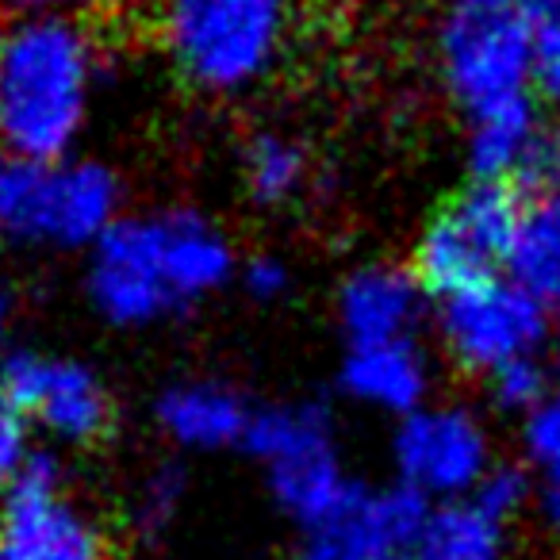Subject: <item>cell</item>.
<instances>
[{
	"label": "cell",
	"mask_w": 560,
	"mask_h": 560,
	"mask_svg": "<svg viewBox=\"0 0 560 560\" xmlns=\"http://www.w3.org/2000/svg\"><path fill=\"white\" fill-rule=\"evenodd\" d=\"M234 242L188 208L124 215L89 249L85 292L119 330H142L192 312L238 277Z\"/></svg>",
	"instance_id": "cell-1"
},
{
	"label": "cell",
	"mask_w": 560,
	"mask_h": 560,
	"mask_svg": "<svg viewBox=\"0 0 560 560\" xmlns=\"http://www.w3.org/2000/svg\"><path fill=\"white\" fill-rule=\"evenodd\" d=\"M101 43L78 16L12 20L0 32V150L66 162L93 119Z\"/></svg>",
	"instance_id": "cell-2"
},
{
	"label": "cell",
	"mask_w": 560,
	"mask_h": 560,
	"mask_svg": "<svg viewBox=\"0 0 560 560\" xmlns=\"http://www.w3.org/2000/svg\"><path fill=\"white\" fill-rule=\"evenodd\" d=\"M158 43L188 89L215 101L257 93L284 66L300 0H158Z\"/></svg>",
	"instance_id": "cell-3"
},
{
	"label": "cell",
	"mask_w": 560,
	"mask_h": 560,
	"mask_svg": "<svg viewBox=\"0 0 560 560\" xmlns=\"http://www.w3.org/2000/svg\"><path fill=\"white\" fill-rule=\"evenodd\" d=\"M124 219V185L104 162H35L0 150V242L93 249Z\"/></svg>",
	"instance_id": "cell-4"
},
{
	"label": "cell",
	"mask_w": 560,
	"mask_h": 560,
	"mask_svg": "<svg viewBox=\"0 0 560 560\" xmlns=\"http://www.w3.org/2000/svg\"><path fill=\"white\" fill-rule=\"evenodd\" d=\"M438 73L472 116L491 104L529 96L534 85V24L511 0L457 4L438 27Z\"/></svg>",
	"instance_id": "cell-5"
},
{
	"label": "cell",
	"mask_w": 560,
	"mask_h": 560,
	"mask_svg": "<svg viewBox=\"0 0 560 560\" xmlns=\"http://www.w3.org/2000/svg\"><path fill=\"white\" fill-rule=\"evenodd\" d=\"M246 450L269 468L272 495L280 499V506L312 526H323L353 495L335 427L319 407L277 404L254 411Z\"/></svg>",
	"instance_id": "cell-6"
},
{
	"label": "cell",
	"mask_w": 560,
	"mask_h": 560,
	"mask_svg": "<svg viewBox=\"0 0 560 560\" xmlns=\"http://www.w3.org/2000/svg\"><path fill=\"white\" fill-rule=\"evenodd\" d=\"M434 327L445 358L472 376L491 381L506 365L534 361L552 338L549 307L506 277H488L438 296Z\"/></svg>",
	"instance_id": "cell-7"
},
{
	"label": "cell",
	"mask_w": 560,
	"mask_h": 560,
	"mask_svg": "<svg viewBox=\"0 0 560 560\" xmlns=\"http://www.w3.org/2000/svg\"><path fill=\"white\" fill-rule=\"evenodd\" d=\"M526 203L511 185L472 180L450 208H442L415 246V272L430 292L445 296L476 280L499 277Z\"/></svg>",
	"instance_id": "cell-8"
},
{
	"label": "cell",
	"mask_w": 560,
	"mask_h": 560,
	"mask_svg": "<svg viewBox=\"0 0 560 560\" xmlns=\"http://www.w3.org/2000/svg\"><path fill=\"white\" fill-rule=\"evenodd\" d=\"M0 392L27 427L66 445L104 438L116 415L104 376L66 353L9 350L0 358Z\"/></svg>",
	"instance_id": "cell-9"
},
{
	"label": "cell",
	"mask_w": 560,
	"mask_h": 560,
	"mask_svg": "<svg viewBox=\"0 0 560 560\" xmlns=\"http://www.w3.org/2000/svg\"><path fill=\"white\" fill-rule=\"evenodd\" d=\"M404 488L427 495H442L457 503L472 495L491 472V434L488 422L465 404H427L399 419L392 438Z\"/></svg>",
	"instance_id": "cell-10"
},
{
	"label": "cell",
	"mask_w": 560,
	"mask_h": 560,
	"mask_svg": "<svg viewBox=\"0 0 560 560\" xmlns=\"http://www.w3.org/2000/svg\"><path fill=\"white\" fill-rule=\"evenodd\" d=\"M0 560H104V534L62 491L50 457H35L12 480L0 511Z\"/></svg>",
	"instance_id": "cell-11"
},
{
	"label": "cell",
	"mask_w": 560,
	"mask_h": 560,
	"mask_svg": "<svg viewBox=\"0 0 560 560\" xmlns=\"http://www.w3.org/2000/svg\"><path fill=\"white\" fill-rule=\"evenodd\" d=\"M427 518V499L404 483L384 491L353 488V495L315 526L307 560H396L419 545Z\"/></svg>",
	"instance_id": "cell-12"
},
{
	"label": "cell",
	"mask_w": 560,
	"mask_h": 560,
	"mask_svg": "<svg viewBox=\"0 0 560 560\" xmlns=\"http://www.w3.org/2000/svg\"><path fill=\"white\" fill-rule=\"evenodd\" d=\"M427 284L404 265H361L338 289V327L350 346L415 338L430 312Z\"/></svg>",
	"instance_id": "cell-13"
},
{
	"label": "cell",
	"mask_w": 560,
	"mask_h": 560,
	"mask_svg": "<svg viewBox=\"0 0 560 560\" xmlns=\"http://www.w3.org/2000/svg\"><path fill=\"white\" fill-rule=\"evenodd\" d=\"M338 384L353 404L392 415V419H407V415L430 404L434 369H430V358L419 346V338L350 346L342 369H338Z\"/></svg>",
	"instance_id": "cell-14"
},
{
	"label": "cell",
	"mask_w": 560,
	"mask_h": 560,
	"mask_svg": "<svg viewBox=\"0 0 560 560\" xmlns=\"http://www.w3.org/2000/svg\"><path fill=\"white\" fill-rule=\"evenodd\" d=\"M154 422L180 450L215 453L226 445H246L254 407L242 399L234 384L211 381V376H188L158 396Z\"/></svg>",
	"instance_id": "cell-15"
},
{
	"label": "cell",
	"mask_w": 560,
	"mask_h": 560,
	"mask_svg": "<svg viewBox=\"0 0 560 560\" xmlns=\"http://www.w3.org/2000/svg\"><path fill=\"white\" fill-rule=\"evenodd\" d=\"M541 116H537L534 101L518 96V101L491 104L468 116L465 131V162L472 170V180L483 185H511L518 173H529L541 154Z\"/></svg>",
	"instance_id": "cell-16"
},
{
	"label": "cell",
	"mask_w": 560,
	"mask_h": 560,
	"mask_svg": "<svg viewBox=\"0 0 560 560\" xmlns=\"http://www.w3.org/2000/svg\"><path fill=\"white\" fill-rule=\"evenodd\" d=\"M503 277L541 307H560V203L537 196L522 208Z\"/></svg>",
	"instance_id": "cell-17"
},
{
	"label": "cell",
	"mask_w": 560,
	"mask_h": 560,
	"mask_svg": "<svg viewBox=\"0 0 560 560\" xmlns=\"http://www.w3.org/2000/svg\"><path fill=\"white\" fill-rule=\"evenodd\" d=\"M238 170L249 200H257L261 208H284V203L300 200V192L312 180V158H307L304 142L292 135L254 131L242 147Z\"/></svg>",
	"instance_id": "cell-18"
},
{
	"label": "cell",
	"mask_w": 560,
	"mask_h": 560,
	"mask_svg": "<svg viewBox=\"0 0 560 560\" xmlns=\"http://www.w3.org/2000/svg\"><path fill=\"white\" fill-rule=\"evenodd\" d=\"M499 534L503 522L480 511L472 499H457L442 511H430L415 560H499Z\"/></svg>",
	"instance_id": "cell-19"
},
{
	"label": "cell",
	"mask_w": 560,
	"mask_h": 560,
	"mask_svg": "<svg viewBox=\"0 0 560 560\" xmlns=\"http://www.w3.org/2000/svg\"><path fill=\"white\" fill-rule=\"evenodd\" d=\"M491 399L495 407L514 415H529L545 396H549V373H545L541 361H518V365H506L503 373H495L488 381Z\"/></svg>",
	"instance_id": "cell-20"
},
{
	"label": "cell",
	"mask_w": 560,
	"mask_h": 560,
	"mask_svg": "<svg viewBox=\"0 0 560 560\" xmlns=\"http://www.w3.org/2000/svg\"><path fill=\"white\" fill-rule=\"evenodd\" d=\"M522 445L545 476L560 472V392H549L534 411L522 415Z\"/></svg>",
	"instance_id": "cell-21"
},
{
	"label": "cell",
	"mask_w": 560,
	"mask_h": 560,
	"mask_svg": "<svg viewBox=\"0 0 560 560\" xmlns=\"http://www.w3.org/2000/svg\"><path fill=\"white\" fill-rule=\"evenodd\" d=\"M526 495H529L526 472L514 468V465H495L488 476H483L480 488L472 491V503L480 506V511H488L495 522H503V518H511L522 503H526Z\"/></svg>",
	"instance_id": "cell-22"
},
{
	"label": "cell",
	"mask_w": 560,
	"mask_h": 560,
	"mask_svg": "<svg viewBox=\"0 0 560 560\" xmlns=\"http://www.w3.org/2000/svg\"><path fill=\"white\" fill-rule=\"evenodd\" d=\"M32 460V450H27V422L16 415V407L4 399L0 392V488H12L24 465Z\"/></svg>",
	"instance_id": "cell-23"
},
{
	"label": "cell",
	"mask_w": 560,
	"mask_h": 560,
	"mask_svg": "<svg viewBox=\"0 0 560 560\" xmlns=\"http://www.w3.org/2000/svg\"><path fill=\"white\" fill-rule=\"evenodd\" d=\"M238 280L254 300L272 304V300H280L292 289V269L280 261L277 254H257V257H246V261H242Z\"/></svg>",
	"instance_id": "cell-24"
},
{
	"label": "cell",
	"mask_w": 560,
	"mask_h": 560,
	"mask_svg": "<svg viewBox=\"0 0 560 560\" xmlns=\"http://www.w3.org/2000/svg\"><path fill=\"white\" fill-rule=\"evenodd\" d=\"M534 89L560 104V20L534 27Z\"/></svg>",
	"instance_id": "cell-25"
},
{
	"label": "cell",
	"mask_w": 560,
	"mask_h": 560,
	"mask_svg": "<svg viewBox=\"0 0 560 560\" xmlns=\"http://www.w3.org/2000/svg\"><path fill=\"white\" fill-rule=\"evenodd\" d=\"M104 0H0V12H9L12 20H32V16H78L85 9H96Z\"/></svg>",
	"instance_id": "cell-26"
},
{
	"label": "cell",
	"mask_w": 560,
	"mask_h": 560,
	"mask_svg": "<svg viewBox=\"0 0 560 560\" xmlns=\"http://www.w3.org/2000/svg\"><path fill=\"white\" fill-rule=\"evenodd\" d=\"M541 185V196L552 203H560V131L557 135H545L541 142V154H537L534 170H529Z\"/></svg>",
	"instance_id": "cell-27"
},
{
	"label": "cell",
	"mask_w": 560,
	"mask_h": 560,
	"mask_svg": "<svg viewBox=\"0 0 560 560\" xmlns=\"http://www.w3.org/2000/svg\"><path fill=\"white\" fill-rule=\"evenodd\" d=\"M514 9L529 20L534 27L549 24V20H560V0H511Z\"/></svg>",
	"instance_id": "cell-28"
},
{
	"label": "cell",
	"mask_w": 560,
	"mask_h": 560,
	"mask_svg": "<svg viewBox=\"0 0 560 560\" xmlns=\"http://www.w3.org/2000/svg\"><path fill=\"white\" fill-rule=\"evenodd\" d=\"M545 514H549L552 526L560 529V472L545 476Z\"/></svg>",
	"instance_id": "cell-29"
},
{
	"label": "cell",
	"mask_w": 560,
	"mask_h": 560,
	"mask_svg": "<svg viewBox=\"0 0 560 560\" xmlns=\"http://www.w3.org/2000/svg\"><path fill=\"white\" fill-rule=\"evenodd\" d=\"M9 330H12V296H9V289L0 284V358H4V342H9Z\"/></svg>",
	"instance_id": "cell-30"
},
{
	"label": "cell",
	"mask_w": 560,
	"mask_h": 560,
	"mask_svg": "<svg viewBox=\"0 0 560 560\" xmlns=\"http://www.w3.org/2000/svg\"><path fill=\"white\" fill-rule=\"evenodd\" d=\"M552 365H557V373H560V323H557V330H552Z\"/></svg>",
	"instance_id": "cell-31"
},
{
	"label": "cell",
	"mask_w": 560,
	"mask_h": 560,
	"mask_svg": "<svg viewBox=\"0 0 560 560\" xmlns=\"http://www.w3.org/2000/svg\"><path fill=\"white\" fill-rule=\"evenodd\" d=\"M457 4H488V0H457Z\"/></svg>",
	"instance_id": "cell-32"
}]
</instances>
